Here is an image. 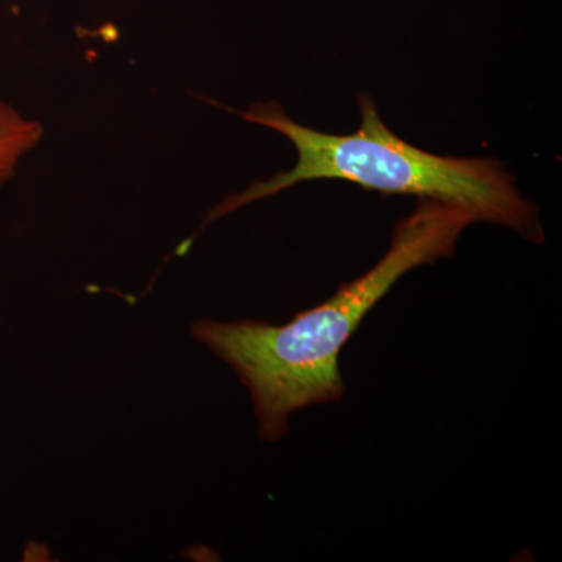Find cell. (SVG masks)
I'll return each instance as SVG.
<instances>
[{"instance_id": "6da1fadb", "label": "cell", "mask_w": 562, "mask_h": 562, "mask_svg": "<svg viewBox=\"0 0 562 562\" xmlns=\"http://www.w3.org/2000/svg\"><path fill=\"white\" fill-rule=\"evenodd\" d=\"M473 222L475 216L462 206L420 199L398 222L382 260L328 301L283 325L202 319L192 325V335L238 373L250 392L261 438L279 441L292 414L342 401L339 357L361 322L403 276L452 257Z\"/></svg>"}, {"instance_id": "3957f363", "label": "cell", "mask_w": 562, "mask_h": 562, "mask_svg": "<svg viewBox=\"0 0 562 562\" xmlns=\"http://www.w3.org/2000/svg\"><path fill=\"white\" fill-rule=\"evenodd\" d=\"M43 135L38 121L29 120L0 99V190L13 179L22 158L38 146Z\"/></svg>"}, {"instance_id": "7a4b0ae2", "label": "cell", "mask_w": 562, "mask_h": 562, "mask_svg": "<svg viewBox=\"0 0 562 562\" xmlns=\"http://www.w3.org/2000/svg\"><path fill=\"white\" fill-rule=\"evenodd\" d=\"M246 121L281 133L294 144L291 171L255 181L221 202L206 217L220 220L251 202L271 198L301 181L346 180L383 194L416 195L471 211L476 222L502 225L527 241L541 244L543 231L535 205L520 195L509 173L491 158L439 157L417 149L384 125L375 103L361 98V127L330 135L299 124L277 102L254 103Z\"/></svg>"}]
</instances>
